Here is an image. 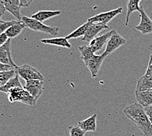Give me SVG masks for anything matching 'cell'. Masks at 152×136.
I'll use <instances>...</instances> for the list:
<instances>
[{"label":"cell","instance_id":"cell-9","mask_svg":"<svg viewBox=\"0 0 152 136\" xmlns=\"http://www.w3.org/2000/svg\"><path fill=\"white\" fill-rule=\"evenodd\" d=\"M139 12L140 22V24L135 27V29L140 31L143 35L152 33V20L145 12L143 7H140V11Z\"/></svg>","mask_w":152,"mask_h":136},{"label":"cell","instance_id":"cell-30","mask_svg":"<svg viewBox=\"0 0 152 136\" xmlns=\"http://www.w3.org/2000/svg\"><path fill=\"white\" fill-rule=\"evenodd\" d=\"M144 109H145V113H146L147 115L149 117V119H150V121L152 124V105L144 107Z\"/></svg>","mask_w":152,"mask_h":136},{"label":"cell","instance_id":"cell-25","mask_svg":"<svg viewBox=\"0 0 152 136\" xmlns=\"http://www.w3.org/2000/svg\"><path fill=\"white\" fill-rule=\"evenodd\" d=\"M17 20H11V21H3L0 20V36L5 32L8 28L17 23Z\"/></svg>","mask_w":152,"mask_h":136},{"label":"cell","instance_id":"cell-2","mask_svg":"<svg viewBox=\"0 0 152 136\" xmlns=\"http://www.w3.org/2000/svg\"><path fill=\"white\" fill-rule=\"evenodd\" d=\"M80 52V58L89 70L92 77L96 78L106 56L102 53L101 55H96L92 51L89 45H83L78 47Z\"/></svg>","mask_w":152,"mask_h":136},{"label":"cell","instance_id":"cell-21","mask_svg":"<svg viewBox=\"0 0 152 136\" xmlns=\"http://www.w3.org/2000/svg\"><path fill=\"white\" fill-rule=\"evenodd\" d=\"M17 87H23L20 84V80H19V76L18 74L15 76V77L7 82L4 86L0 87V92L8 94L12 89Z\"/></svg>","mask_w":152,"mask_h":136},{"label":"cell","instance_id":"cell-16","mask_svg":"<svg viewBox=\"0 0 152 136\" xmlns=\"http://www.w3.org/2000/svg\"><path fill=\"white\" fill-rule=\"evenodd\" d=\"M61 14V11H39L36 13L31 15V18L37 20L41 23H43L44 21L49 20L50 18L57 17Z\"/></svg>","mask_w":152,"mask_h":136},{"label":"cell","instance_id":"cell-8","mask_svg":"<svg viewBox=\"0 0 152 136\" xmlns=\"http://www.w3.org/2000/svg\"><path fill=\"white\" fill-rule=\"evenodd\" d=\"M43 81L31 80L26 81L24 88L37 101L43 92Z\"/></svg>","mask_w":152,"mask_h":136},{"label":"cell","instance_id":"cell-32","mask_svg":"<svg viewBox=\"0 0 152 136\" xmlns=\"http://www.w3.org/2000/svg\"><path fill=\"white\" fill-rule=\"evenodd\" d=\"M0 20H1V16H0Z\"/></svg>","mask_w":152,"mask_h":136},{"label":"cell","instance_id":"cell-6","mask_svg":"<svg viewBox=\"0 0 152 136\" xmlns=\"http://www.w3.org/2000/svg\"><path fill=\"white\" fill-rule=\"evenodd\" d=\"M126 42V40L114 30L112 36L110 37L109 40L107 41L106 49L103 54L107 57L108 55H111V54H112L114 51H115L117 49H118L119 47L125 45Z\"/></svg>","mask_w":152,"mask_h":136},{"label":"cell","instance_id":"cell-31","mask_svg":"<svg viewBox=\"0 0 152 136\" xmlns=\"http://www.w3.org/2000/svg\"><path fill=\"white\" fill-rule=\"evenodd\" d=\"M6 11L4 5V0H0V16H3Z\"/></svg>","mask_w":152,"mask_h":136},{"label":"cell","instance_id":"cell-14","mask_svg":"<svg viewBox=\"0 0 152 136\" xmlns=\"http://www.w3.org/2000/svg\"><path fill=\"white\" fill-rule=\"evenodd\" d=\"M96 114H93L89 117L78 122V126L85 132H95L96 129Z\"/></svg>","mask_w":152,"mask_h":136},{"label":"cell","instance_id":"cell-10","mask_svg":"<svg viewBox=\"0 0 152 136\" xmlns=\"http://www.w3.org/2000/svg\"><path fill=\"white\" fill-rule=\"evenodd\" d=\"M109 27L107 25L99 23H91L88 27L87 30L85 33V36L82 37V41L85 42L90 43L92 40H93L96 36L101 31L105 29H108Z\"/></svg>","mask_w":152,"mask_h":136},{"label":"cell","instance_id":"cell-28","mask_svg":"<svg viewBox=\"0 0 152 136\" xmlns=\"http://www.w3.org/2000/svg\"><path fill=\"white\" fill-rule=\"evenodd\" d=\"M9 38L7 37V35L5 34V33H3L1 36H0V47L5 45L9 40Z\"/></svg>","mask_w":152,"mask_h":136},{"label":"cell","instance_id":"cell-27","mask_svg":"<svg viewBox=\"0 0 152 136\" xmlns=\"http://www.w3.org/2000/svg\"><path fill=\"white\" fill-rule=\"evenodd\" d=\"M11 69H15V68L12 67L11 65L4 64L0 62V72L4 71H8L11 70Z\"/></svg>","mask_w":152,"mask_h":136},{"label":"cell","instance_id":"cell-23","mask_svg":"<svg viewBox=\"0 0 152 136\" xmlns=\"http://www.w3.org/2000/svg\"><path fill=\"white\" fill-rule=\"evenodd\" d=\"M17 73L15 69L4 71L0 72V87H1L17 75Z\"/></svg>","mask_w":152,"mask_h":136},{"label":"cell","instance_id":"cell-12","mask_svg":"<svg viewBox=\"0 0 152 136\" xmlns=\"http://www.w3.org/2000/svg\"><path fill=\"white\" fill-rule=\"evenodd\" d=\"M113 31L114 30H111L108 32L96 37L93 40H92L89 43V47H91L92 51L94 53L102 49L104 45L107 43L110 37L112 36Z\"/></svg>","mask_w":152,"mask_h":136},{"label":"cell","instance_id":"cell-15","mask_svg":"<svg viewBox=\"0 0 152 136\" xmlns=\"http://www.w3.org/2000/svg\"><path fill=\"white\" fill-rule=\"evenodd\" d=\"M135 97L138 103L144 107L152 105V92L150 90L142 92L135 91Z\"/></svg>","mask_w":152,"mask_h":136},{"label":"cell","instance_id":"cell-5","mask_svg":"<svg viewBox=\"0 0 152 136\" xmlns=\"http://www.w3.org/2000/svg\"><path fill=\"white\" fill-rule=\"evenodd\" d=\"M17 74L24 81L41 80L43 81V76L37 69L28 64H24L20 66H17L15 68Z\"/></svg>","mask_w":152,"mask_h":136},{"label":"cell","instance_id":"cell-3","mask_svg":"<svg viewBox=\"0 0 152 136\" xmlns=\"http://www.w3.org/2000/svg\"><path fill=\"white\" fill-rule=\"evenodd\" d=\"M21 20L26 25V28L34 31H40L47 34H49L52 36H56L58 34L59 28L53 27L43 24V23L35 20L31 18L27 17L26 16H23Z\"/></svg>","mask_w":152,"mask_h":136},{"label":"cell","instance_id":"cell-26","mask_svg":"<svg viewBox=\"0 0 152 136\" xmlns=\"http://www.w3.org/2000/svg\"><path fill=\"white\" fill-rule=\"evenodd\" d=\"M145 75L152 77V52H151V55L150 56V60H149L148 65Z\"/></svg>","mask_w":152,"mask_h":136},{"label":"cell","instance_id":"cell-7","mask_svg":"<svg viewBox=\"0 0 152 136\" xmlns=\"http://www.w3.org/2000/svg\"><path fill=\"white\" fill-rule=\"evenodd\" d=\"M123 11L122 7H118L113 10L101 12L100 14H98L93 17L88 18L87 19L88 22H90L91 23H99L107 25V24L113 20L116 16H118L119 14L121 13Z\"/></svg>","mask_w":152,"mask_h":136},{"label":"cell","instance_id":"cell-13","mask_svg":"<svg viewBox=\"0 0 152 136\" xmlns=\"http://www.w3.org/2000/svg\"><path fill=\"white\" fill-rule=\"evenodd\" d=\"M4 5L6 11L10 12L18 21H21L20 0H4Z\"/></svg>","mask_w":152,"mask_h":136},{"label":"cell","instance_id":"cell-33","mask_svg":"<svg viewBox=\"0 0 152 136\" xmlns=\"http://www.w3.org/2000/svg\"><path fill=\"white\" fill-rule=\"evenodd\" d=\"M150 91H151V92H152V89H151V90H150Z\"/></svg>","mask_w":152,"mask_h":136},{"label":"cell","instance_id":"cell-19","mask_svg":"<svg viewBox=\"0 0 152 136\" xmlns=\"http://www.w3.org/2000/svg\"><path fill=\"white\" fill-rule=\"evenodd\" d=\"M41 42L46 45H50L58 46L64 48L70 49L71 45L69 43L68 40L66 39V37H55L50 39H44L41 40Z\"/></svg>","mask_w":152,"mask_h":136},{"label":"cell","instance_id":"cell-18","mask_svg":"<svg viewBox=\"0 0 152 136\" xmlns=\"http://www.w3.org/2000/svg\"><path fill=\"white\" fill-rule=\"evenodd\" d=\"M152 89V77L144 75L137 81L136 92L148 91Z\"/></svg>","mask_w":152,"mask_h":136},{"label":"cell","instance_id":"cell-1","mask_svg":"<svg viewBox=\"0 0 152 136\" xmlns=\"http://www.w3.org/2000/svg\"><path fill=\"white\" fill-rule=\"evenodd\" d=\"M123 113L142 131L144 136H152V124L143 106L138 103H133L125 107Z\"/></svg>","mask_w":152,"mask_h":136},{"label":"cell","instance_id":"cell-4","mask_svg":"<svg viewBox=\"0 0 152 136\" xmlns=\"http://www.w3.org/2000/svg\"><path fill=\"white\" fill-rule=\"evenodd\" d=\"M8 94L9 102H21L25 105L32 106L36 103L37 101L23 87H17L12 89Z\"/></svg>","mask_w":152,"mask_h":136},{"label":"cell","instance_id":"cell-22","mask_svg":"<svg viewBox=\"0 0 152 136\" xmlns=\"http://www.w3.org/2000/svg\"><path fill=\"white\" fill-rule=\"evenodd\" d=\"M90 24V22L87 21V23L82 24L81 26L77 28V29L75 30L74 31H72L71 33H69L67 36H66V39L69 40L71 39H77V38H79L80 37H83L85 33H86L88 27L89 26Z\"/></svg>","mask_w":152,"mask_h":136},{"label":"cell","instance_id":"cell-29","mask_svg":"<svg viewBox=\"0 0 152 136\" xmlns=\"http://www.w3.org/2000/svg\"><path fill=\"white\" fill-rule=\"evenodd\" d=\"M34 0H20L21 7H28Z\"/></svg>","mask_w":152,"mask_h":136},{"label":"cell","instance_id":"cell-17","mask_svg":"<svg viewBox=\"0 0 152 136\" xmlns=\"http://www.w3.org/2000/svg\"><path fill=\"white\" fill-rule=\"evenodd\" d=\"M26 28V25L23 21H17V23L12 25L8 29L5 31V34L7 35L9 39L17 37L21 33L25 28Z\"/></svg>","mask_w":152,"mask_h":136},{"label":"cell","instance_id":"cell-11","mask_svg":"<svg viewBox=\"0 0 152 136\" xmlns=\"http://www.w3.org/2000/svg\"><path fill=\"white\" fill-rule=\"evenodd\" d=\"M11 39H9L5 45L0 47V62L16 68L17 65H16L14 62L12 61L11 53Z\"/></svg>","mask_w":152,"mask_h":136},{"label":"cell","instance_id":"cell-24","mask_svg":"<svg viewBox=\"0 0 152 136\" xmlns=\"http://www.w3.org/2000/svg\"><path fill=\"white\" fill-rule=\"evenodd\" d=\"M68 129L69 132V136H85V132L78 125L69 126Z\"/></svg>","mask_w":152,"mask_h":136},{"label":"cell","instance_id":"cell-20","mask_svg":"<svg viewBox=\"0 0 152 136\" xmlns=\"http://www.w3.org/2000/svg\"><path fill=\"white\" fill-rule=\"evenodd\" d=\"M141 1L142 0H128L127 4H126L127 11H126V20L125 24L126 26H128L130 16H131L132 12L136 11L140 12L141 7V6H140V3Z\"/></svg>","mask_w":152,"mask_h":136}]
</instances>
